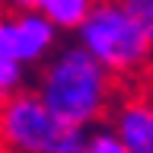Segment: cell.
<instances>
[{
    "instance_id": "6da1fadb",
    "label": "cell",
    "mask_w": 153,
    "mask_h": 153,
    "mask_svg": "<svg viewBox=\"0 0 153 153\" xmlns=\"http://www.w3.org/2000/svg\"><path fill=\"white\" fill-rule=\"evenodd\" d=\"M115 80L118 76H112L86 48L74 42V45H57L42 61L35 93L64 121L76 128H93L108 115L115 102L118 93Z\"/></svg>"
},
{
    "instance_id": "7a4b0ae2",
    "label": "cell",
    "mask_w": 153,
    "mask_h": 153,
    "mask_svg": "<svg viewBox=\"0 0 153 153\" xmlns=\"http://www.w3.org/2000/svg\"><path fill=\"white\" fill-rule=\"evenodd\" d=\"M74 35L112 76H137L153 61L150 38L121 0H96Z\"/></svg>"
},
{
    "instance_id": "3957f363",
    "label": "cell",
    "mask_w": 153,
    "mask_h": 153,
    "mask_svg": "<svg viewBox=\"0 0 153 153\" xmlns=\"http://www.w3.org/2000/svg\"><path fill=\"white\" fill-rule=\"evenodd\" d=\"M86 131L54 115L35 89L0 102V143L10 153H83Z\"/></svg>"
},
{
    "instance_id": "277c9868",
    "label": "cell",
    "mask_w": 153,
    "mask_h": 153,
    "mask_svg": "<svg viewBox=\"0 0 153 153\" xmlns=\"http://www.w3.org/2000/svg\"><path fill=\"white\" fill-rule=\"evenodd\" d=\"M57 35L61 32L35 10L0 13V57L35 67L57 48Z\"/></svg>"
},
{
    "instance_id": "5b68a950",
    "label": "cell",
    "mask_w": 153,
    "mask_h": 153,
    "mask_svg": "<svg viewBox=\"0 0 153 153\" xmlns=\"http://www.w3.org/2000/svg\"><path fill=\"white\" fill-rule=\"evenodd\" d=\"M108 128L128 153H153V96H124L112 102Z\"/></svg>"
},
{
    "instance_id": "8992f818",
    "label": "cell",
    "mask_w": 153,
    "mask_h": 153,
    "mask_svg": "<svg viewBox=\"0 0 153 153\" xmlns=\"http://www.w3.org/2000/svg\"><path fill=\"white\" fill-rule=\"evenodd\" d=\"M96 0H35L32 10L57 29V32H74L80 22L86 19V13L93 10Z\"/></svg>"
},
{
    "instance_id": "52a82bcc",
    "label": "cell",
    "mask_w": 153,
    "mask_h": 153,
    "mask_svg": "<svg viewBox=\"0 0 153 153\" xmlns=\"http://www.w3.org/2000/svg\"><path fill=\"white\" fill-rule=\"evenodd\" d=\"M83 153H128V150H124V143L118 140V134L108 124H93L86 131Z\"/></svg>"
},
{
    "instance_id": "ba28073f",
    "label": "cell",
    "mask_w": 153,
    "mask_h": 153,
    "mask_svg": "<svg viewBox=\"0 0 153 153\" xmlns=\"http://www.w3.org/2000/svg\"><path fill=\"white\" fill-rule=\"evenodd\" d=\"M26 76L29 67L19 64V61H10V57H0V102L16 96L19 89H26Z\"/></svg>"
},
{
    "instance_id": "9c48e42d",
    "label": "cell",
    "mask_w": 153,
    "mask_h": 153,
    "mask_svg": "<svg viewBox=\"0 0 153 153\" xmlns=\"http://www.w3.org/2000/svg\"><path fill=\"white\" fill-rule=\"evenodd\" d=\"M121 3L128 7V13L137 19V26L143 29V35L153 45V0H121Z\"/></svg>"
},
{
    "instance_id": "30bf717a",
    "label": "cell",
    "mask_w": 153,
    "mask_h": 153,
    "mask_svg": "<svg viewBox=\"0 0 153 153\" xmlns=\"http://www.w3.org/2000/svg\"><path fill=\"white\" fill-rule=\"evenodd\" d=\"M32 3H35V0H10L13 10H32Z\"/></svg>"
}]
</instances>
